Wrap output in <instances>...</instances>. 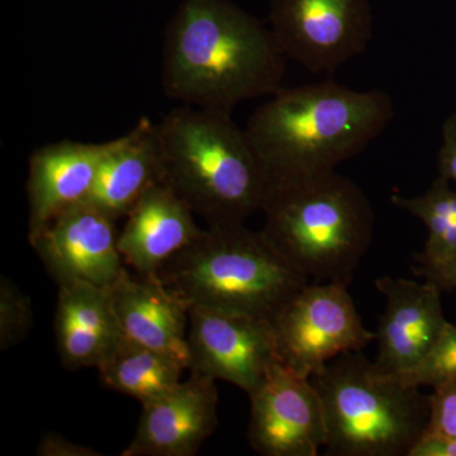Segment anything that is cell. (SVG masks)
Returning a JSON list of instances; mask_svg holds the SVG:
<instances>
[{
    "mask_svg": "<svg viewBox=\"0 0 456 456\" xmlns=\"http://www.w3.org/2000/svg\"><path fill=\"white\" fill-rule=\"evenodd\" d=\"M287 60L272 29L230 0H183L165 33V94L231 114L283 88Z\"/></svg>",
    "mask_w": 456,
    "mask_h": 456,
    "instance_id": "cell-1",
    "label": "cell"
},
{
    "mask_svg": "<svg viewBox=\"0 0 456 456\" xmlns=\"http://www.w3.org/2000/svg\"><path fill=\"white\" fill-rule=\"evenodd\" d=\"M393 116L388 93L327 80L279 89L245 130L274 187L336 171L382 134Z\"/></svg>",
    "mask_w": 456,
    "mask_h": 456,
    "instance_id": "cell-2",
    "label": "cell"
},
{
    "mask_svg": "<svg viewBox=\"0 0 456 456\" xmlns=\"http://www.w3.org/2000/svg\"><path fill=\"white\" fill-rule=\"evenodd\" d=\"M156 127L163 182L207 226L244 224L261 211L268 175L245 128L231 114L180 106Z\"/></svg>",
    "mask_w": 456,
    "mask_h": 456,
    "instance_id": "cell-3",
    "label": "cell"
},
{
    "mask_svg": "<svg viewBox=\"0 0 456 456\" xmlns=\"http://www.w3.org/2000/svg\"><path fill=\"white\" fill-rule=\"evenodd\" d=\"M261 211V233L310 283L350 284L373 240L370 202L336 171L270 187Z\"/></svg>",
    "mask_w": 456,
    "mask_h": 456,
    "instance_id": "cell-4",
    "label": "cell"
},
{
    "mask_svg": "<svg viewBox=\"0 0 456 456\" xmlns=\"http://www.w3.org/2000/svg\"><path fill=\"white\" fill-rule=\"evenodd\" d=\"M156 277L189 308L203 305L270 322L310 283L261 231L244 224L207 226Z\"/></svg>",
    "mask_w": 456,
    "mask_h": 456,
    "instance_id": "cell-5",
    "label": "cell"
},
{
    "mask_svg": "<svg viewBox=\"0 0 456 456\" xmlns=\"http://www.w3.org/2000/svg\"><path fill=\"white\" fill-rule=\"evenodd\" d=\"M311 382L325 412L327 455L408 456L428 428L430 395L384 373L362 351L338 356Z\"/></svg>",
    "mask_w": 456,
    "mask_h": 456,
    "instance_id": "cell-6",
    "label": "cell"
},
{
    "mask_svg": "<svg viewBox=\"0 0 456 456\" xmlns=\"http://www.w3.org/2000/svg\"><path fill=\"white\" fill-rule=\"evenodd\" d=\"M349 284L308 283L273 320L279 364L302 377H314L329 362L362 351L377 338L362 323Z\"/></svg>",
    "mask_w": 456,
    "mask_h": 456,
    "instance_id": "cell-7",
    "label": "cell"
},
{
    "mask_svg": "<svg viewBox=\"0 0 456 456\" xmlns=\"http://www.w3.org/2000/svg\"><path fill=\"white\" fill-rule=\"evenodd\" d=\"M269 20L287 59L314 74L334 73L373 37L369 0H272Z\"/></svg>",
    "mask_w": 456,
    "mask_h": 456,
    "instance_id": "cell-8",
    "label": "cell"
},
{
    "mask_svg": "<svg viewBox=\"0 0 456 456\" xmlns=\"http://www.w3.org/2000/svg\"><path fill=\"white\" fill-rule=\"evenodd\" d=\"M189 373L233 384L251 395L278 362L272 322L264 318L191 305Z\"/></svg>",
    "mask_w": 456,
    "mask_h": 456,
    "instance_id": "cell-9",
    "label": "cell"
},
{
    "mask_svg": "<svg viewBox=\"0 0 456 456\" xmlns=\"http://www.w3.org/2000/svg\"><path fill=\"white\" fill-rule=\"evenodd\" d=\"M116 222L86 200L59 213L28 240L59 287L80 281L110 289L127 270Z\"/></svg>",
    "mask_w": 456,
    "mask_h": 456,
    "instance_id": "cell-10",
    "label": "cell"
},
{
    "mask_svg": "<svg viewBox=\"0 0 456 456\" xmlns=\"http://www.w3.org/2000/svg\"><path fill=\"white\" fill-rule=\"evenodd\" d=\"M248 397V444L257 454L316 456L325 448V412L310 378L277 362Z\"/></svg>",
    "mask_w": 456,
    "mask_h": 456,
    "instance_id": "cell-11",
    "label": "cell"
},
{
    "mask_svg": "<svg viewBox=\"0 0 456 456\" xmlns=\"http://www.w3.org/2000/svg\"><path fill=\"white\" fill-rule=\"evenodd\" d=\"M216 380L191 373L161 397L142 404L136 434L122 456H191L218 425Z\"/></svg>",
    "mask_w": 456,
    "mask_h": 456,
    "instance_id": "cell-12",
    "label": "cell"
},
{
    "mask_svg": "<svg viewBox=\"0 0 456 456\" xmlns=\"http://www.w3.org/2000/svg\"><path fill=\"white\" fill-rule=\"evenodd\" d=\"M375 287L386 298V311L375 332V364L384 373L399 375L428 355L448 323L441 290L430 281L391 277L378 278Z\"/></svg>",
    "mask_w": 456,
    "mask_h": 456,
    "instance_id": "cell-13",
    "label": "cell"
},
{
    "mask_svg": "<svg viewBox=\"0 0 456 456\" xmlns=\"http://www.w3.org/2000/svg\"><path fill=\"white\" fill-rule=\"evenodd\" d=\"M194 215L169 184L155 183L126 216L118 235L125 264L142 277H156L202 233Z\"/></svg>",
    "mask_w": 456,
    "mask_h": 456,
    "instance_id": "cell-14",
    "label": "cell"
},
{
    "mask_svg": "<svg viewBox=\"0 0 456 456\" xmlns=\"http://www.w3.org/2000/svg\"><path fill=\"white\" fill-rule=\"evenodd\" d=\"M110 146V141L84 143L64 140L32 152L27 180L28 236L69 207L89 200Z\"/></svg>",
    "mask_w": 456,
    "mask_h": 456,
    "instance_id": "cell-15",
    "label": "cell"
},
{
    "mask_svg": "<svg viewBox=\"0 0 456 456\" xmlns=\"http://www.w3.org/2000/svg\"><path fill=\"white\" fill-rule=\"evenodd\" d=\"M114 311L126 338L163 351L189 367V307L158 277L128 270L110 288Z\"/></svg>",
    "mask_w": 456,
    "mask_h": 456,
    "instance_id": "cell-16",
    "label": "cell"
},
{
    "mask_svg": "<svg viewBox=\"0 0 456 456\" xmlns=\"http://www.w3.org/2000/svg\"><path fill=\"white\" fill-rule=\"evenodd\" d=\"M123 336L110 289L80 281L60 285L55 338L65 368H98Z\"/></svg>",
    "mask_w": 456,
    "mask_h": 456,
    "instance_id": "cell-17",
    "label": "cell"
},
{
    "mask_svg": "<svg viewBox=\"0 0 456 456\" xmlns=\"http://www.w3.org/2000/svg\"><path fill=\"white\" fill-rule=\"evenodd\" d=\"M158 182H163L158 127L143 117L130 132L110 141L88 200L118 221Z\"/></svg>",
    "mask_w": 456,
    "mask_h": 456,
    "instance_id": "cell-18",
    "label": "cell"
},
{
    "mask_svg": "<svg viewBox=\"0 0 456 456\" xmlns=\"http://www.w3.org/2000/svg\"><path fill=\"white\" fill-rule=\"evenodd\" d=\"M108 389L147 403L182 382L185 365L178 359L123 336L97 368Z\"/></svg>",
    "mask_w": 456,
    "mask_h": 456,
    "instance_id": "cell-19",
    "label": "cell"
},
{
    "mask_svg": "<svg viewBox=\"0 0 456 456\" xmlns=\"http://www.w3.org/2000/svg\"><path fill=\"white\" fill-rule=\"evenodd\" d=\"M392 202L428 228L424 251L417 257L419 265L444 263L456 256V188L448 180L439 176L424 194L393 196Z\"/></svg>",
    "mask_w": 456,
    "mask_h": 456,
    "instance_id": "cell-20",
    "label": "cell"
},
{
    "mask_svg": "<svg viewBox=\"0 0 456 456\" xmlns=\"http://www.w3.org/2000/svg\"><path fill=\"white\" fill-rule=\"evenodd\" d=\"M402 383L413 387L440 386L456 379V326L446 323L440 338L416 367L395 375Z\"/></svg>",
    "mask_w": 456,
    "mask_h": 456,
    "instance_id": "cell-21",
    "label": "cell"
},
{
    "mask_svg": "<svg viewBox=\"0 0 456 456\" xmlns=\"http://www.w3.org/2000/svg\"><path fill=\"white\" fill-rule=\"evenodd\" d=\"M33 325L31 299L7 278L0 281V349L25 340Z\"/></svg>",
    "mask_w": 456,
    "mask_h": 456,
    "instance_id": "cell-22",
    "label": "cell"
},
{
    "mask_svg": "<svg viewBox=\"0 0 456 456\" xmlns=\"http://www.w3.org/2000/svg\"><path fill=\"white\" fill-rule=\"evenodd\" d=\"M425 432L456 437V379L435 387Z\"/></svg>",
    "mask_w": 456,
    "mask_h": 456,
    "instance_id": "cell-23",
    "label": "cell"
},
{
    "mask_svg": "<svg viewBox=\"0 0 456 456\" xmlns=\"http://www.w3.org/2000/svg\"><path fill=\"white\" fill-rule=\"evenodd\" d=\"M439 176L456 188V113L443 125V141L439 151Z\"/></svg>",
    "mask_w": 456,
    "mask_h": 456,
    "instance_id": "cell-24",
    "label": "cell"
},
{
    "mask_svg": "<svg viewBox=\"0 0 456 456\" xmlns=\"http://www.w3.org/2000/svg\"><path fill=\"white\" fill-rule=\"evenodd\" d=\"M38 456H102L98 450L79 445L56 432H46L36 449Z\"/></svg>",
    "mask_w": 456,
    "mask_h": 456,
    "instance_id": "cell-25",
    "label": "cell"
},
{
    "mask_svg": "<svg viewBox=\"0 0 456 456\" xmlns=\"http://www.w3.org/2000/svg\"><path fill=\"white\" fill-rule=\"evenodd\" d=\"M408 456H456V437L425 432Z\"/></svg>",
    "mask_w": 456,
    "mask_h": 456,
    "instance_id": "cell-26",
    "label": "cell"
},
{
    "mask_svg": "<svg viewBox=\"0 0 456 456\" xmlns=\"http://www.w3.org/2000/svg\"><path fill=\"white\" fill-rule=\"evenodd\" d=\"M416 274L443 290H456V256L444 263L419 265Z\"/></svg>",
    "mask_w": 456,
    "mask_h": 456,
    "instance_id": "cell-27",
    "label": "cell"
}]
</instances>
